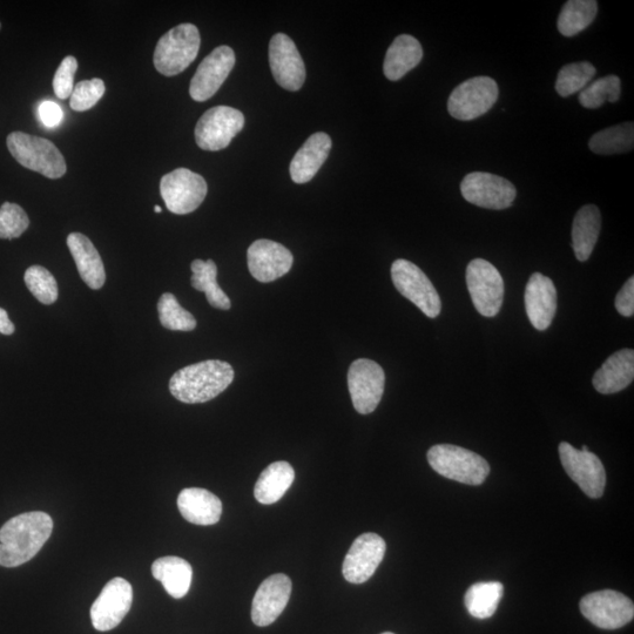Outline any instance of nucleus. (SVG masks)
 Here are the masks:
<instances>
[{
    "label": "nucleus",
    "instance_id": "nucleus-24",
    "mask_svg": "<svg viewBox=\"0 0 634 634\" xmlns=\"http://www.w3.org/2000/svg\"><path fill=\"white\" fill-rule=\"evenodd\" d=\"M178 508L181 516L195 525L217 524L222 515L219 497L200 488L182 490L178 497Z\"/></svg>",
    "mask_w": 634,
    "mask_h": 634
},
{
    "label": "nucleus",
    "instance_id": "nucleus-44",
    "mask_svg": "<svg viewBox=\"0 0 634 634\" xmlns=\"http://www.w3.org/2000/svg\"><path fill=\"white\" fill-rule=\"evenodd\" d=\"M154 211H155V213H161V212H163V208H161L160 206H155L154 207Z\"/></svg>",
    "mask_w": 634,
    "mask_h": 634
},
{
    "label": "nucleus",
    "instance_id": "nucleus-3",
    "mask_svg": "<svg viewBox=\"0 0 634 634\" xmlns=\"http://www.w3.org/2000/svg\"><path fill=\"white\" fill-rule=\"evenodd\" d=\"M427 457L430 467L451 481L481 485L490 474V465L482 456L456 445H434Z\"/></svg>",
    "mask_w": 634,
    "mask_h": 634
},
{
    "label": "nucleus",
    "instance_id": "nucleus-39",
    "mask_svg": "<svg viewBox=\"0 0 634 634\" xmlns=\"http://www.w3.org/2000/svg\"><path fill=\"white\" fill-rule=\"evenodd\" d=\"M105 91V83L98 78L84 80V82L78 83L74 86L70 97L71 109L76 112L89 111L103 98Z\"/></svg>",
    "mask_w": 634,
    "mask_h": 634
},
{
    "label": "nucleus",
    "instance_id": "nucleus-23",
    "mask_svg": "<svg viewBox=\"0 0 634 634\" xmlns=\"http://www.w3.org/2000/svg\"><path fill=\"white\" fill-rule=\"evenodd\" d=\"M634 379V352L623 349L611 355L593 376V387L598 393L611 395L629 387Z\"/></svg>",
    "mask_w": 634,
    "mask_h": 634
},
{
    "label": "nucleus",
    "instance_id": "nucleus-1",
    "mask_svg": "<svg viewBox=\"0 0 634 634\" xmlns=\"http://www.w3.org/2000/svg\"><path fill=\"white\" fill-rule=\"evenodd\" d=\"M52 518L42 511L13 517L0 529V566L17 568L31 561L52 535Z\"/></svg>",
    "mask_w": 634,
    "mask_h": 634
},
{
    "label": "nucleus",
    "instance_id": "nucleus-8",
    "mask_svg": "<svg viewBox=\"0 0 634 634\" xmlns=\"http://www.w3.org/2000/svg\"><path fill=\"white\" fill-rule=\"evenodd\" d=\"M499 90L494 79L475 77L457 86L448 100L451 117L470 121L484 116L498 100Z\"/></svg>",
    "mask_w": 634,
    "mask_h": 634
},
{
    "label": "nucleus",
    "instance_id": "nucleus-47",
    "mask_svg": "<svg viewBox=\"0 0 634 634\" xmlns=\"http://www.w3.org/2000/svg\"><path fill=\"white\" fill-rule=\"evenodd\" d=\"M0 29H2V24H0Z\"/></svg>",
    "mask_w": 634,
    "mask_h": 634
},
{
    "label": "nucleus",
    "instance_id": "nucleus-12",
    "mask_svg": "<svg viewBox=\"0 0 634 634\" xmlns=\"http://www.w3.org/2000/svg\"><path fill=\"white\" fill-rule=\"evenodd\" d=\"M384 386H386V374L379 363L360 359L350 366L348 388L357 413L372 414L379 407Z\"/></svg>",
    "mask_w": 634,
    "mask_h": 634
},
{
    "label": "nucleus",
    "instance_id": "nucleus-22",
    "mask_svg": "<svg viewBox=\"0 0 634 634\" xmlns=\"http://www.w3.org/2000/svg\"><path fill=\"white\" fill-rule=\"evenodd\" d=\"M330 150L332 139L328 134L319 132L309 137L290 163V177L295 184H307L313 180L326 163Z\"/></svg>",
    "mask_w": 634,
    "mask_h": 634
},
{
    "label": "nucleus",
    "instance_id": "nucleus-11",
    "mask_svg": "<svg viewBox=\"0 0 634 634\" xmlns=\"http://www.w3.org/2000/svg\"><path fill=\"white\" fill-rule=\"evenodd\" d=\"M580 612L603 630H617L632 622L634 605L623 593L604 590L590 593L580 600Z\"/></svg>",
    "mask_w": 634,
    "mask_h": 634
},
{
    "label": "nucleus",
    "instance_id": "nucleus-28",
    "mask_svg": "<svg viewBox=\"0 0 634 634\" xmlns=\"http://www.w3.org/2000/svg\"><path fill=\"white\" fill-rule=\"evenodd\" d=\"M152 575L175 599L184 598L191 589L193 569L185 559L174 556L159 558L152 565Z\"/></svg>",
    "mask_w": 634,
    "mask_h": 634
},
{
    "label": "nucleus",
    "instance_id": "nucleus-30",
    "mask_svg": "<svg viewBox=\"0 0 634 634\" xmlns=\"http://www.w3.org/2000/svg\"><path fill=\"white\" fill-rule=\"evenodd\" d=\"M193 288L206 294L209 305L221 310H228L232 307V302L227 294L219 286L217 276L218 268L213 260H194L191 265Z\"/></svg>",
    "mask_w": 634,
    "mask_h": 634
},
{
    "label": "nucleus",
    "instance_id": "nucleus-41",
    "mask_svg": "<svg viewBox=\"0 0 634 634\" xmlns=\"http://www.w3.org/2000/svg\"><path fill=\"white\" fill-rule=\"evenodd\" d=\"M616 309L620 315L631 317L634 314V278L631 276L616 298Z\"/></svg>",
    "mask_w": 634,
    "mask_h": 634
},
{
    "label": "nucleus",
    "instance_id": "nucleus-36",
    "mask_svg": "<svg viewBox=\"0 0 634 634\" xmlns=\"http://www.w3.org/2000/svg\"><path fill=\"white\" fill-rule=\"evenodd\" d=\"M158 312L160 323L166 329L192 332L197 328L195 317L182 308L177 298L171 293L161 295L158 302Z\"/></svg>",
    "mask_w": 634,
    "mask_h": 634
},
{
    "label": "nucleus",
    "instance_id": "nucleus-18",
    "mask_svg": "<svg viewBox=\"0 0 634 634\" xmlns=\"http://www.w3.org/2000/svg\"><path fill=\"white\" fill-rule=\"evenodd\" d=\"M235 65V53L229 46H219L202 60L190 86L193 100L206 101L224 85Z\"/></svg>",
    "mask_w": 634,
    "mask_h": 634
},
{
    "label": "nucleus",
    "instance_id": "nucleus-32",
    "mask_svg": "<svg viewBox=\"0 0 634 634\" xmlns=\"http://www.w3.org/2000/svg\"><path fill=\"white\" fill-rule=\"evenodd\" d=\"M596 0H570L566 2L558 17V30L564 37L577 36L596 19Z\"/></svg>",
    "mask_w": 634,
    "mask_h": 634
},
{
    "label": "nucleus",
    "instance_id": "nucleus-35",
    "mask_svg": "<svg viewBox=\"0 0 634 634\" xmlns=\"http://www.w3.org/2000/svg\"><path fill=\"white\" fill-rule=\"evenodd\" d=\"M596 74V67L589 62L573 63L563 67L558 73L556 91L566 98L585 89Z\"/></svg>",
    "mask_w": 634,
    "mask_h": 634
},
{
    "label": "nucleus",
    "instance_id": "nucleus-45",
    "mask_svg": "<svg viewBox=\"0 0 634 634\" xmlns=\"http://www.w3.org/2000/svg\"><path fill=\"white\" fill-rule=\"evenodd\" d=\"M582 451H585V453H586V451H590V450H589V448H588V447H586V445H585V447H583Z\"/></svg>",
    "mask_w": 634,
    "mask_h": 634
},
{
    "label": "nucleus",
    "instance_id": "nucleus-33",
    "mask_svg": "<svg viewBox=\"0 0 634 634\" xmlns=\"http://www.w3.org/2000/svg\"><path fill=\"white\" fill-rule=\"evenodd\" d=\"M634 125L625 123L605 128L590 139L589 147L593 153L612 155L633 150Z\"/></svg>",
    "mask_w": 634,
    "mask_h": 634
},
{
    "label": "nucleus",
    "instance_id": "nucleus-14",
    "mask_svg": "<svg viewBox=\"0 0 634 634\" xmlns=\"http://www.w3.org/2000/svg\"><path fill=\"white\" fill-rule=\"evenodd\" d=\"M559 457L563 467L578 484L580 490L590 498H600L604 494L606 474L602 461L590 451L573 448L568 442L559 444Z\"/></svg>",
    "mask_w": 634,
    "mask_h": 634
},
{
    "label": "nucleus",
    "instance_id": "nucleus-19",
    "mask_svg": "<svg viewBox=\"0 0 634 634\" xmlns=\"http://www.w3.org/2000/svg\"><path fill=\"white\" fill-rule=\"evenodd\" d=\"M249 272L254 279L268 283L282 278L293 267V254L285 246L272 240H256L248 248Z\"/></svg>",
    "mask_w": 634,
    "mask_h": 634
},
{
    "label": "nucleus",
    "instance_id": "nucleus-15",
    "mask_svg": "<svg viewBox=\"0 0 634 634\" xmlns=\"http://www.w3.org/2000/svg\"><path fill=\"white\" fill-rule=\"evenodd\" d=\"M132 603V585L124 578L110 580L91 607L94 629L100 632L116 629L130 612Z\"/></svg>",
    "mask_w": 634,
    "mask_h": 634
},
{
    "label": "nucleus",
    "instance_id": "nucleus-37",
    "mask_svg": "<svg viewBox=\"0 0 634 634\" xmlns=\"http://www.w3.org/2000/svg\"><path fill=\"white\" fill-rule=\"evenodd\" d=\"M24 280L30 292L43 305L50 306L58 299V283L49 271L42 266H32L26 271Z\"/></svg>",
    "mask_w": 634,
    "mask_h": 634
},
{
    "label": "nucleus",
    "instance_id": "nucleus-29",
    "mask_svg": "<svg viewBox=\"0 0 634 634\" xmlns=\"http://www.w3.org/2000/svg\"><path fill=\"white\" fill-rule=\"evenodd\" d=\"M294 480L295 471L288 462L281 461L269 465L255 484L256 501L263 505L279 502L292 487Z\"/></svg>",
    "mask_w": 634,
    "mask_h": 634
},
{
    "label": "nucleus",
    "instance_id": "nucleus-16",
    "mask_svg": "<svg viewBox=\"0 0 634 634\" xmlns=\"http://www.w3.org/2000/svg\"><path fill=\"white\" fill-rule=\"evenodd\" d=\"M269 66L282 89L299 91L306 82V66L292 38L276 33L269 43Z\"/></svg>",
    "mask_w": 634,
    "mask_h": 634
},
{
    "label": "nucleus",
    "instance_id": "nucleus-34",
    "mask_svg": "<svg viewBox=\"0 0 634 634\" xmlns=\"http://www.w3.org/2000/svg\"><path fill=\"white\" fill-rule=\"evenodd\" d=\"M620 94H622V83H620L619 77L606 76L585 87L579 94V103L585 109L596 110L602 107L606 101L617 103Z\"/></svg>",
    "mask_w": 634,
    "mask_h": 634
},
{
    "label": "nucleus",
    "instance_id": "nucleus-25",
    "mask_svg": "<svg viewBox=\"0 0 634 634\" xmlns=\"http://www.w3.org/2000/svg\"><path fill=\"white\" fill-rule=\"evenodd\" d=\"M67 246L76 262L80 278L92 289L103 288L106 273L103 260L92 241L82 233L67 236Z\"/></svg>",
    "mask_w": 634,
    "mask_h": 634
},
{
    "label": "nucleus",
    "instance_id": "nucleus-2",
    "mask_svg": "<svg viewBox=\"0 0 634 634\" xmlns=\"http://www.w3.org/2000/svg\"><path fill=\"white\" fill-rule=\"evenodd\" d=\"M233 380L231 364L209 360L178 370L170 381V391L182 403H206L224 393Z\"/></svg>",
    "mask_w": 634,
    "mask_h": 634
},
{
    "label": "nucleus",
    "instance_id": "nucleus-40",
    "mask_svg": "<svg viewBox=\"0 0 634 634\" xmlns=\"http://www.w3.org/2000/svg\"><path fill=\"white\" fill-rule=\"evenodd\" d=\"M77 70V59L72 56L66 57L62 64L59 65L55 79H53V90H55L59 99L65 100L71 97L74 89V74H76Z\"/></svg>",
    "mask_w": 634,
    "mask_h": 634
},
{
    "label": "nucleus",
    "instance_id": "nucleus-9",
    "mask_svg": "<svg viewBox=\"0 0 634 634\" xmlns=\"http://www.w3.org/2000/svg\"><path fill=\"white\" fill-rule=\"evenodd\" d=\"M208 192L207 182L200 174L187 168H178L164 175L160 181V193L168 211L185 215L198 209Z\"/></svg>",
    "mask_w": 634,
    "mask_h": 634
},
{
    "label": "nucleus",
    "instance_id": "nucleus-20",
    "mask_svg": "<svg viewBox=\"0 0 634 634\" xmlns=\"http://www.w3.org/2000/svg\"><path fill=\"white\" fill-rule=\"evenodd\" d=\"M292 595V580L283 573L268 577L256 591L252 620L256 626L271 625L281 616Z\"/></svg>",
    "mask_w": 634,
    "mask_h": 634
},
{
    "label": "nucleus",
    "instance_id": "nucleus-26",
    "mask_svg": "<svg viewBox=\"0 0 634 634\" xmlns=\"http://www.w3.org/2000/svg\"><path fill=\"white\" fill-rule=\"evenodd\" d=\"M423 49L418 40L409 35L397 37L384 58L383 72L391 82H397L421 63Z\"/></svg>",
    "mask_w": 634,
    "mask_h": 634
},
{
    "label": "nucleus",
    "instance_id": "nucleus-38",
    "mask_svg": "<svg viewBox=\"0 0 634 634\" xmlns=\"http://www.w3.org/2000/svg\"><path fill=\"white\" fill-rule=\"evenodd\" d=\"M29 226L28 214L19 205L5 202L0 207V239H17L26 232Z\"/></svg>",
    "mask_w": 634,
    "mask_h": 634
},
{
    "label": "nucleus",
    "instance_id": "nucleus-4",
    "mask_svg": "<svg viewBox=\"0 0 634 634\" xmlns=\"http://www.w3.org/2000/svg\"><path fill=\"white\" fill-rule=\"evenodd\" d=\"M201 45L200 32L193 24H180L160 38L154 51L155 69L165 77H174L190 66Z\"/></svg>",
    "mask_w": 634,
    "mask_h": 634
},
{
    "label": "nucleus",
    "instance_id": "nucleus-43",
    "mask_svg": "<svg viewBox=\"0 0 634 634\" xmlns=\"http://www.w3.org/2000/svg\"><path fill=\"white\" fill-rule=\"evenodd\" d=\"M15 325L10 321L9 314L5 309L0 308V333L4 335H12L15 333Z\"/></svg>",
    "mask_w": 634,
    "mask_h": 634
},
{
    "label": "nucleus",
    "instance_id": "nucleus-21",
    "mask_svg": "<svg viewBox=\"0 0 634 634\" xmlns=\"http://www.w3.org/2000/svg\"><path fill=\"white\" fill-rule=\"evenodd\" d=\"M525 309L531 325L537 330L548 329L557 312V290L548 276L534 273L525 288Z\"/></svg>",
    "mask_w": 634,
    "mask_h": 634
},
{
    "label": "nucleus",
    "instance_id": "nucleus-13",
    "mask_svg": "<svg viewBox=\"0 0 634 634\" xmlns=\"http://www.w3.org/2000/svg\"><path fill=\"white\" fill-rule=\"evenodd\" d=\"M463 198L470 204L501 211L514 204L517 191L507 179L484 172H472L465 175L461 182Z\"/></svg>",
    "mask_w": 634,
    "mask_h": 634
},
{
    "label": "nucleus",
    "instance_id": "nucleus-42",
    "mask_svg": "<svg viewBox=\"0 0 634 634\" xmlns=\"http://www.w3.org/2000/svg\"><path fill=\"white\" fill-rule=\"evenodd\" d=\"M38 112L40 121L46 127L55 128L63 123L64 112L53 101H44V103L40 104Z\"/></svg>",
    "mask_w": 634,
    "mask_h": 634
},
{
    "label": "nucleus",
    "instance_id": "nucleus-7",
    "mask_svg": "<svg viewBox=\"0 0 634 634\" xmlns=\"http://www.w3.org/2000/svg\"><path fill=\"white\" fill-rule=\"evenodd\" d=\"M467 286L478 313L495 317L504 301V280L498 269L487 260H472L467 268Z\"/></svg>",
    "mask_w": 634,
    "mask_h": 634
},
{
    "label": "nucleus",
    "instance_id": "nucleus-10",
    "mask_svg": "<svg viewBox=\"0 0 634 634\" xmlns=\"http://www.w3.org/2000/svg\"><path fill=\"white\" fill-rule=\"evenodd\" d=\"M245 126V116L228 106H217L205 112L195 127V141L201 150H225Z\"/></svg>",
    "mask_w": 634,
    "mask_h": 634
},
{
    "label": "nucleus",
    "instance_id": "nucleus-31",
    "mask_svg": "<svg viewBox=\"0 0 634 634\" xmlns=\"http://www.w3.org/2000/svg\"><path fill=\"white\" fill-rule=\"evenodd\" d=\"M504 595V586L498 582L477 583L465 593L464 604L476 619H488L495 615Z\"/></svg>",
    "mask_w": 634,
    "mask_h": 634
},
{
    "label": "nucleus",
    "instance_id": "nucleus-46",
    "mask_svg": "<svg viewBox=\"0 0 634 634\" xmlns=\"http://www.w3.org/2000/svg\"><path fill=\"white\" fill-rule=\"evenodd\" d=\"M382 634H394V633H391V632H386V633H382Z\"/></svg>",
    "mask_w": 634,
    "mask_h": 634
},
{
    "label": "nucleus",
    "instance_id": "nucleus-17",
    "mask_svg": "<svg viewBox=\"0 0 634 634\" xmlns=\"http://www.w3.org/2000/svg\"><path fill=\"white\" fill-rule=\"evenodd\" d=\"M386 550V542L379 535L369 532L357 537L343 562V577L352 584L368 582L382 563Z\"/></svg>",
    "mask_w": 634,
    "mask_h": 634
},
{
    "label": "nucleus",
    "instance_id": "nucleus-5",
    "mask_svg": "<svg viewBox=\"0 0 634 634\" xmlns=\"http://www.w3.org/2000/svg\"><path fill=\"white\" fill-rule=\"evenodd\" d=\"M9 151L20 165L49 179L64 177L67 167L63 154L52 141L13 132L6 139Z\"/></svg>",
    "mask_w": 634,
    "mask_h": 634
},
{
    "label": "nucleus",
    "instance_id": "nucleus-27",
    "mask_svg": "<svg viewBox=\"0 0 634 634\" xmlns=\"http://www.w3.org/2000/svg\"><path fill=\"white\" fill-rule=\"evenodd\" d=\"M600 229H602V215L595 205H586L579 209L572 225V248L580 262L590 259L595 249Z\"/></svg>",
    "mask_w": 634,
    "mask_h": 634
},
{
    "label": "nucleus",
    "instance_id": "nucleus-6",
    "mask_svg": "<svg viewBox=\"0 0 634 634\" xmlns=\"http://www.w3.org/2000/svg\"><path fill=\"white\" fill-rule=\"evenodd\" d=\"M391 279L404 298L413 302L430 319L440 315V295L428 276L415 263L404 259L396 260L391 266Z\"/></svg>",
    "mask_w": 634,
    "mask_h": 634
}]
</instances>
